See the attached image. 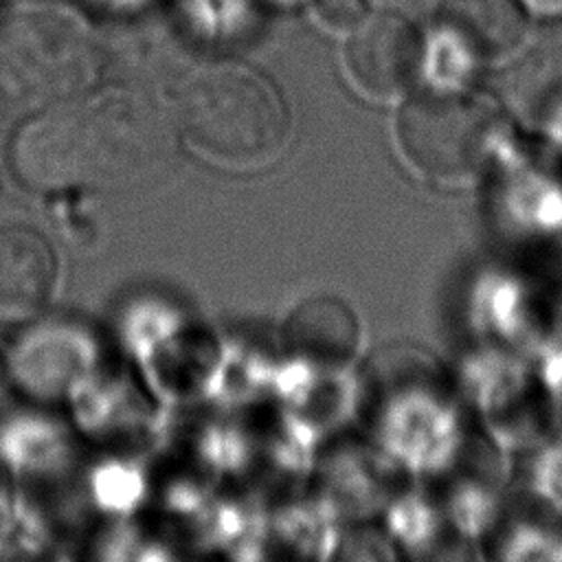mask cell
Masks as SVG:
<instances>
[{"mask_svg": "<svg viewBox=\"0 0 562 562\" xmlns=\"http://www.w3.org/2000/svg\"><path fill=\"white\" fill-rule=\"evenodd\" d=\"M162 143V119L145 94L90 88L31 114L13 136L11 167L42 193L119 184L140 176Z\"/></svg>", "mask_w": 562, "mask_h": 562, "instance_id": "6da1fadb", "label": "cell"}, {"mask_svg": "<svg viewBox=\"0 0 562 562\" xmlns=\"http://www.w3.org/2000/svg\"><path fill=\"white\" fill-rule=\"evenodd\" d=\"M533 24L562 20V0H520Z\"/></svg>", "mask_w": 562, "mask_h": 562, "instance_id": "e0dca14e", "label": "cell"}, {"mask_svg": "<svg viewBox=\"0 0 562 562\" xmlns=\"http://www.w3.org/2000/svg\"><path fill=\"white\" fill-rule=\"evenodd\" d=\"M375 4H380L384 11H397V13H404L408 9H415L419 7L424 0H373Z\"/></svg>", "mask_w": 562, "mask_h": 562, "instance_id": "ac0fdd59", "label": "cell"}, {"mask_svg": "<svg viewBox=\"0 0 562 562\" xmlns=\"http://www.w3.org/2000/svg\"><path fill=\"white\" fill-rule=\"evenodd\" d=\"M171 121L195 154L233 169L272 160L290 130L277 88L233 59L187 70L173 94Z\"/></svg>", "mask_w": 562, "mask_h": 562, "instance_id": "7a4b0ae2", "label": "cell"}, {"mask_svg": "<svg viewBox=\"0 0 562 562\" xmlns=\"http://www.w3.org/2000/svg\"><path fill=\"white\" fill-rule=\"evenodd\" d=\"M476 187L498 255L533 268L562 250V160L536 138L518 127Z\"/></svg>", "mask_w": 562, "mask_h": 562, "instance_id": "5b68a950", "label": "cell"}, {"mask_svg": "<svg viewBox=\"0 0 562 562\" xmlns=\"http://www.w3.org/2000/svg\"><path fill=\"white\" fill-rule=\"evenodd\" d=\"M492 75L490 92L520 130L562 108V20L533 24L525 44Z\"/></svg>", "mask_w": 562, "mask_h": 562, "instance_id": "9c48e42d", "label": "cell"}, {"mask_svg": "<svg viewBox=\"0 0 562 562\" xmlns=\"http://www.w3.org/2000/svg\"><path fill=\"white\" fill-rule=\"evenodd\" d=\"M101 50L64 7H26L0 20V108L35 114L92 88Z\"/></svg>", "mask_w": 562, "mask_h": 562, "instance_id": "277c9868", "label": "cell"}, {"mask_svg": "<svg viewBox=\"0 0 562 562\" xmlns=\"http://www.w3.org/2000/svg\"><path fill=\"white\" fill-rule=\"evenodd\" d=\"M432 18L468 37L492 70L507 61L533 29L520 0H437Z\"/></svg>", "mask_w": 562, "mask_h": 562, "instance_id": "7c38bea8", "label": "cell"}, {"mask_svg": "<svg viewBox=\"0 0 562 562\" xmlns=\"http://www.w3.org/2000/svg\"><path fill=\"white\" fill-rule=\"evenodd\" d=\"M494 560H549L562 562V522L544 516L512 496V503L483 544Z\"/></svg>", "mask_w": 562, "mask_h": 562, "instance_id": "5bb4252c", "label": "cell"}, {"mask_svg": "<svg viewBox=\"0 0 562 562\" xmlns=\"http://www.w3.org/2000/svg\"><path fill=\"white\" fill-rule=\"evenodd\" d=\"M558 314L540 272L496 255L470 279L465 321L472 345H494L531 353Z\"/></svg>", "mask_w": 562, "mask_h": 562, "instance_id": "52a82bcc", "label": "cell"}, {"mask_svg": "<svg viewBox=\"0 0 562 562\" xmlns=\"http://www.w3.org/2000/svg\"><path fill=\"white\" fill-rule=\"evenodd\" d=\"M518 132L498 99L483 90H413L402 99L395 136L408 165L424 178L479 184L503 145Z\"/></svg>", "mask_w": 562, "mask_h": 562, "instance_id": "3957f363", "label": "cell"}, {"mask_svg": "<svg viewBox=\"0 0 562 562\" xmlns=\"http://www.w3.org/2000/svg\"><path fill=\"white\" fill-rule=\"evenodd\" d=\"M512 496L562 522V428L512 457Z\"/></svg>", "mask_w": 562, "mask_h": 562, "instance_id": "4fadbf2b", "label": "cell"}, {"mask_svg": "<svg viewBox=\"0 0 562 562\" xmlns=\"http://www.w3.org/2000/svg\"><path fill=\"white\" fill-rule=\"evenodd\" d=\"M57 277V257L44 233L26 222H0V316L37 314L50 301Z\"/></svg>", "mask_w": 562, "mask_h": 562, "instance_id": "30bf717a", "label": "cell"}, {"mask_svg": "<svg viewBox=\"0 0 562 562\" xmlns=\"http://www.w3.org/2000/svg\"><path fill=\"white\" fill-rule=\"evenodd\" d=\"M35 334H37L35 340L42 345V349L46 351V356L53 360L61 336H55L57 331H44V329H42V331H35ZM68 380H70V375H68L64 369H59V364H57V369H46V375L42 378L37 391H40V393H44V391L55 393V391H59L64 384H68Z\"/></svg>", "mask_w": 562, "mask_h": 562, "instance_id": "2e32d148", "label": "cell"}, {"mask_svg": "<svg viewBox=\"0 0 562 562\" xmlns=\"http://www.w3.org/2000/svg\"><path fill=\"white\" fill-rule=\"evenodd\" d=\"M318 20L340 33H349L367 18V0H314Z\"/></svg>", "mask_w": 562, "mask_h": 562, "instance_id": "9a60e30c", "label": "cell"}, {"mask_svg": "<svg viewBox=\"0 0 562 562\" xmlns=\"http://www.w3.org/2000/svg\"><path fill=\"white\" fill-rule=\"evenodd\" d=\"M285 340L292 353L303 360L340 369L358 351L360 325L356 314L334 296L303 301L288 318Z\"/></svg>", "mask_w": 562, "mask_h": 562, "instance_id": "8fae6325", "label": "cell"}, {"mask_svg": "<svg viewBox=\"0 0 562 562\" xmlns=\"http://www.w3.org/2000/svg\"><path fill=\"white\" fill-rule=\"evenodd\" d=\"M422 33L402 13L382 9L349 31L342 59L362 94L378 101H402L422 81Z\"/></svg>", "mask_w": 562, "mask_h": 562, "instance_id": "ba28073f", "label": "cell"}, {"mask_svg": "<svg viewBox=\"0 0 562 562\" xmlns=\"http://www.w3.org/2000/svg\"><path fill=\"white\" fill-rule=\"evenodd\" d=\"M459 391L481 432L509 457L555 428L551 400L525 351L470 345L461 362Z\"/></svg>", "mask_w": 562, "mask_h": 562, "instance_id": "8992f818", "label": "cell"}]
</instances>
